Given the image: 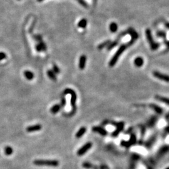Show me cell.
<instances>
[{
    "instance_id": "cell-23",
    "label": "cell",
    "mask_w": 169,
    "mask_h": 169,
    "mask_svg": "<svg viewBox=\"0 0 169 169\" xmlns=\"http://www.w3.org/2000/svg\"><path fill=\"white\" fill-rule=\"evenodd\" d=\"M53 71L55 74H59L60 73V70H59V67L57 65H54L53 66Z\"/></svg>"
},
{
    "instance_id": "cell-6",
    "label": "cell",
    "mask_w": 169,
    "mask_h": 169,
    "mask_svg": "<svg viewBox=\"0 0 169 169\" xmlns=\"http://www.w3.org/2000/svg\"><path fill=\"white\" fill-rule=\"evenodd\" d=\"M153 75L155 77L161 80L164 81L166 82H169V76L167 75L162 74L159 71H153Z\"/></svg>"
},
{
    "instance_id": "cell-25",
    "label": "cell",
    "mask_w": 169,
    "mask_h": 169,
    "mask_svg": "<svg viewBox=\"0 0 169 169\" xmlns=\"http://www.w3.org/2000/svg\"><path fill=\"white\" fill-rule=\"evenodd\" d=\"M40 46H41V50H42V51H46V45H45V43L43 42V41H40Z\"/></svg>"
},
{
    "instance_id": "cell-12",
    "label": "cell",
    "mask_w": 169,
    "mask_h": 169,
    "mask_svg": "<svg viewBox=\"0 0 169 169\" xmlns=\"http://www.w3.org/2000/svg\"><path fill=\"white\" fill-rule=\"evenodd\" d=\"M24 75H25V78H27V80H31L33 79V78H34V73H33L32 71H29V70H26V71H25V72H24Z\"/></svg>"
},
{
    "instance_id": "cell-35",
    "label": "cell",
    "mask_w": 169,
    "mask_h": 169,
    "mask_svg": "<svg viewBox=\"0 0 169 169\" xmlns=\"http://www.w3.org/2000/svg\"><path fill=\"white\" fill-rule=\"evenodd\" d=\"M166 169H169V168H167Z\"/></svg>"
},
{
    "instance_id": "cell-34",
    "label": "cell",
    "mask_w": 169,
    "mask_h": 169,
    "mask_svg": "<svg viewBox=\"0 0 169 169\" xmlns=\"http://www.w3.org/2000/svg\"><path fill=\"white\" fill-rule=\"evenodd\" d=\"M38 1H39V2H41V1H43V0H37Z\"/></svg>"
},
{
    "instance_id": "cell-4",
    "label": "cell",
    "mask_w": 169,
    "mask_h": 169,
    "mask_svg": "<svg viewBox=\"0 0 169 169\" xmlns=\"http://www.w3.org/2000/svg\"><path fill=\"white\" fill-rule=\"evenodd\" d=\"M64 94H70L71 95V105L72 107H75L76 100H77V95H76L75 91L71 88H66L64 91Z\"/></svg>"
},
{
    "instance_id": "cell-29",
    "label": "cell",
    "mask_w": 169,
    "mask_h": 169,
    "mask_svg": "<svg viewBox=\"0 0 169 169\" xmlns=\"http://www.w3.org/2000/svg\"><path fill=\"white\" fill-rule=\"evenodd\" d=\"M36 50L38 51V52H41L42 51V50H41V46H40V44H38V45H36Z\"/></svg>"
},
{
    "instance_id": "cell-10",
    "label": "cell",
    "mask_w": 169,
    "mask_h": 169,
    "mask_svg": "<svg viewBox=\"0 0 169 169\" xmlns=\"http://www.w3.org/2000/svg\"><path fill=\"white\" fill-rule=\"evenodd\" d=\"M92 130L94 131L95 132H97L98 134H100V135L105 136L107 134V132L103 128H101L99 127H94L92 128Z\"/></svg>"
},
{
    "instance_id": "cell-3",
    "label": "cell",
    "mask_w": 169,
    "mask_h": 169,
    "mask_svg": "<svg viewBox=\"0 0 169 169\" xmlns=\"http://www.w3.org/2000/svg\"><path fill=\"white\" fill-rule=\"evenodd\" d=\"M145 34H146V37H147V41H148V43H149L151 49H152V50H155L158 49L159 46H160V44L158 43L155 42L154 41L153 38H152V33H151L150 29H146Z\"/></svg>"
},
{
    "instance_id": "cell-28",
    "label": "cell",
    "mask_w": 169,
    "mask_h": 169,
    "mask_svg": "<svg viewBox=\"0 0 169 169\" xmlns=\"http://www.w3.org/2000/svg\"><path fill=\"white\" fill-rule=\"evenodd\" d=\"M65 105H66V100H65V98H62V99H61V104L60 105H61V107H63Z\"/></svg>"
},
{
    "instance_id": "cell-30",
    "label": "cell",
    "mask_w": 169,
    "mask_h": 169,
    "mask_svg": "<svg viewBox=\"0 0 169 169\" xmlns=\"http://www.w3.org/2000/svg\"><path fill=\"white\" fill-rule=\"evenodd\" d=\"M34 38H35L36 40H37V41H41V36H36Z\"/></svg>"
},
{
    "instance_id": "cell-15",
    "label": "cell",
    "mask_w": 169,
    "mask_h": 169,
    "mask_svg": "<svg viewBox=\"0 0 169 169\" xmlns=\"http://www.w3.org/2000/svg\"><path fill=\"white\" fill-rule=\"evenodd\" d=\"M47 75H48V77H49L51 80H52L56 81L57 80L56 74L54 73V72H53L52 70H48Z\"/></svg>"
},
{
    "instance_id": "cell-16",
    "label": "cell",
    "mask_w": 169,
    "mask_h": 169,
    "mask_svg": "<svg viewBox=\"0 0 169 169\" xmlns=\"http://www.w3.org/2000/svg\"><path fill=\"white\" fill-rule=\"evenodd\" d=\"M86 25H87V20L86 19H82L78 23V27L83 29L86 28Z\"/></svg>"
},
{
    "instance_id": "cell-11",
    "label": "cell",
    "mask_w": 169,
    "mask_h": 169,
    "mask_svg": "<svg viewBox=\"0 0 169 169\" xmlns=\"http://www.w3.org/2000/svg\"><path fill=\"white\" fill-rule=\"evenodd\" d=\"M86 131V128L85 127H81L79 129V130L77 132V133L76 134V137L77 139H80V138L82 137L83 135H84V134H85V132Z\"/></svg>"
},
{
    "instance_id": "cell-18",
    "label": "cell",
    "mask_w": 169,
    "mask_h": 169,
    "mask_svg": "<svg viewBox=\"0 0 169 169\" xmlns=\"http://www.w3.org/2000/svg\"><path fill=\"white\" fill-rule=\"evenodd\" d=\"M155 98L157 100H159L160 102H164V103H166L167 105H169V98H165V97H162V96H156Z\"/></svg>"
},
{
    "instance_id": "cell-8",
    "label": "cell",
    "mask_w": 169,
    "mask_h": 169,
    "mask_svg": "<svg viewBox=\"0 0 169 169\" xmlns=\"http://www.w3.org/2000/svg\"><path fill=\"white\" fill-rule=\"evenodd\" d=\"M42 128V126L40 124L34 125L29 126L27 128V131L28 132H33L36 131H40Z\"/></svg>"
},
{
    "instance_id": "cell-21",
    "label": "cell",
    "mask_w": 169,
    "mask_h": 169,
    "mask_svg": "<svg viewBox=\"0 0 169 169\" xmlns=\"http://www.w3.org/2000/svg\"><path fill=\"white\" fill-rule=\"evenodd\" d=\"M110 43H111L110 40H107V41H105V42L102 43L100 44V45L98 46V48L99 50L103 49V48L105 47L106 46H108V45H109V44H110Z\"/></svg>"
},
{
    "instance_id": "cell-31",
    "label": "cell",
    "mask_w": 169,
    "mask_h": 169,
    "mask_svg": "<svg viewBox=\"0 0 169 169\" xmlns=\"http://www.w3.org/2000/svg\"><path fill=\"white\" fill-rule=\"evenodd\" d=\"M165 27H166L167 28L169 29V23H165Z\"/></svg>"
},
{
    "instance_id": "cell-5",
    "label": "cell",
    "mask_w": 169,
    "mask_h": 169,
    "mask_svg": "<svg viewBox=\"0 0 169 169\" xmlns=\"http://www.w3.org/2000/svg\"><path fill=\"white\" fill-rule=\"evenodd\" d=\"M92 147V143L91 142H87L84 144L83 147H81L78 151H77V155L78 156L83 155L84 154L86 153V152L89 150L90 148Z\"/></svg>"
},
{
    "instance_id": "cell-2",
    "label": "cell",
    "mask_w": 169,
    "mask_h": 169,
    "mask_svg": "<svg viewBox=\"0 0 169 169\" xmlns=\"http://www.w3.org/2000/svg\"><path fill=\"white\" fill-rule=\"evenodd\" d=\"M127 46H128V43L127 44H123V45H122L121 46H120V48H118L116 52L115 53V54L114 55V56H113V58H112L111 60H110V63H109V65L110 66H113L116 64V61L118 59L119 57L120 56V55L123 53V52H124L125 50H126V48H127Z\"/></svg>"
},
{
    "instance_id": "cell-13",
    "label": "cell",
    "mask_w": 169,
    "mask_h": 169,
    "mask_svg": "<svg viewBox=\"0 0 169 169\" xmlns=\"http://www.w3.org/2000/svg\"><path fill=\"white\" fill-rule=\"evenodd\" d=\"M134 64L137 67H141L143 65V59L141 57H137L134 60Z\"/></svg>"
},
{
    "instance_id": "cell-7",
    "label": "cell",
    "mask_w": 169,
    "mask_h": 169,
    "mask_svg": "<svg viewBox=\"0 0 169 169\" xmlns=\"http://www.w3.org/2000/svg\"><path fill=\"white\" fill-rule=\"evenodd\" d=\"M127 34H129L131 36L132 40H134V41L139 38V34H138V33H137L136 31H135L134 28H129L127 29Z\"/></svg>"
},
{
    "instance_id": "cell-26",
    "label": "cell",
    "mask_w": 169,
    "mask_h": 169,
    "mask_svg": "<svg viewBox=\"0 0 169 169\" xmlns=\"http://www.w3.org/2000/svg\"><path fill=\"white\" fill-rule=\"evenodd\" d=\"M6 58V55L4 52H0V61Z\"/></svg>"
},
{
    "instance_id": "cell-32",
    "label": "cell",
    "mask_w": 169,
    "mask_h": 169,
    "mask_svg": "<svg viewBox=\"0 0 169 169\" xmlns=\"http://www.w3.org/2000/svg\"><path fill=\"white\" fill-rule=\"evenodd\" d=\"M165 44H166L169 47V41H165Z\"/></svg>"
},
{
    "instance_id": "cell-17",
    "label": "cell",
    "mask_w": 169,
    "mask_h": 169,
    "mask_svg": "<svg viewBox=\"0 0 169 169\" xmlns=\"http://www.w3.org/2000/svg\"><path fill=\"white\" fill-rule=\"evenodd\" d=\"M110 30L112 33H115L118 30V25L115 22H112L110 25Z\"/></svg>"
},
{
    "instance_id": "cell-1",
    "label": "cell",
    "mask_w": 169,
    "mask_h": 169,
    "mask_svg": "<svg viewBox=\"0 0 169 169\" xmlns=\"http://www.w3.org/2000/svg\"><path fill=\"white\" fill-rule=\"evenodd\" d=\"M33 164L37 166L58 167L59 162L56 160H35L33 162Z\"/></svg>"
},
{
    "instance_id": "cell-24",
    "label": "cell",
    "mask_w": 169,
    "mask_h": 169,
    "mask_svg": "<svg viewBox=\"0 0 169 169\" xmlns=\"http://www.w3.org/2000/svg\"><path fill=\"white\" fill-rule=\"evenodd\" d=\"M78 1L79 2L80 4H82V5L83 6H84V8H88V5L87 4V3L84 1V0H78Z\"/></svg>"
},
{
    "instance_id": "cell-9",
    "label": "cell",
    "mask_w": 169,
    "mask_h": 169,
    "mask_svg": "<svg viewBox=\"0 0 169 169\" xmlns=\"http://www.w3.org/2000/svg\"><path fill=\"white\" fill-rule=\"evenodd\" d=\"M86 56L84 55L81 56L79 60V68L80 70H84V67H85V65H86Z\"/></svg>"
},
{
    "instance_id": "cell-22",
    "label": "cell",
    "mask_w": 169,
    "mask_h": 169,
    "mask_svg": "<svg viewBox=\"0 0 169 169\" xmlns=\"http://www.w3.org/2000/svg\"><path fill=\"white\" fill-rule=\"evenodd\" d=\"M156 34H157V36H159V37L161 38H166L167 36L166 32L164 31H159L157 32Z\"/></svg>"
},
{
    "instance_id": "cell-19",
    "label": "cell",
    "mask_w": 169,
    "mask_h": 169,
    "mask_svg": "<svg viewBox=\"0 0 169 169\" xmlns=\"http://www.w3.org/2000/svg\"><path fill=\"white\" fill-rule=\"evenodd\" d=\"M150 107H152V108H153V110H155V111L156 112H157L159 114H161L162 113L163 110L161 108H160V107H158L157 105H150Z\"/></svg>"
},
{
    "instance_id": "cell-27",
    "label": "cell",
    "mask_w": 169,
    "mask_h": 169,
    "mask_svg": "<svg viewBox=\"0 0 169 169\" xmlns=\"http://www.w3.org/2000/svg\"><path fill=\"white\" fill-rule=\"evenodd\" d=\"M83 166L86 169H90L91 167V165L88 162H84L83 164Z\"/></svg>"
},
{
    "instance_id": "cell-20",
    "label": "cell",
    "mask_w": 169,
    "mask_h": 169,
    "mask_svg": "<svg viewBox=\"0 0 169 169\" xmlns=\"http://www.w3.org/2000/svg\"><path fill=\"white\" fill-rule=\"evenodd\" d=\"M13 149L9 146H7L4 148V153L6 155H11L13 153Z\"/></svg>"
},
{
    "instance_id": "cell-14",
    "label": "cell",
    "mask_w": 169,
    "mask_h": 169,
    "mask_svg": "<svg viewBox=\"0 0 169 169\" xmlns=\"http://www.w3.org/2000/svg\"><path fill=\"white\" fill-rule=\"evenodd\" d=\"M61 108V107L59 104L55 105L54 106H53V107L51 108V109H50L51 113H53V114L57 113H58V112L60 110Z\"/></svg>"
},
{
    "instance_id": "cell-33",
    "label": "cell",
    "mask_w": 169,
    "mask_h": 169,
    "mask_svg": "<svg viewBox=\"0 0 169 169\" xmlns=\"http://www.w3.org/2000/svg\"><path fill=\"white\" fill-rule=\"evenodd\" d=\"M166 130H167V132L168 133H169V127H167V128H166Z\"/></svg>"
}]
</instances>
